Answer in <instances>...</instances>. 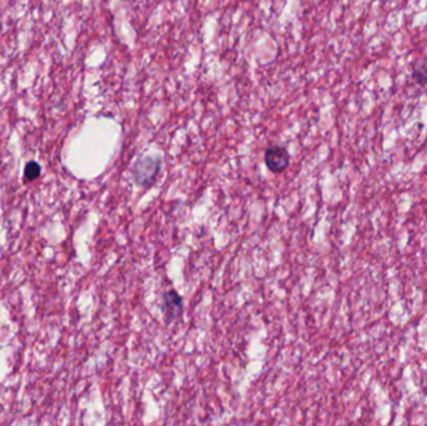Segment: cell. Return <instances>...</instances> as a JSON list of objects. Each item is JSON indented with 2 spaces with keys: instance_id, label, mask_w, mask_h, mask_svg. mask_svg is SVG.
Wrapping results in <instances>:
<instances>
[{
  "instance_id": "6da1fadb",
  "label": "cell",
  "mask_w": 427,
  "mask_h": 426,
  "mask_svg": "<svg viewBox=\"0 0 427 426\" xmlns=\"http://www.w3.org/2000/svg\"><path fill=\"white\" fill-rule=\"evenodd\" d=\"M160 172V160L147 156L134 165V178L141 187H150Z\"/></svg>"
},
{
  "instance_id": "7a4b0ae2",
  "label": "cell",
  "mask_w": 427,
  "mask_h": 426,
  "mask_svg": "<svg viewBox=\"0 0 427 426\" xmlns=\"http://www.w3.org/2000/svg\"><path fill=\"white\" fill-rule=\"evenodd\" d=\"M265 164L270 172L275 174L282 173L290 164V154L285 148L279 145L267 148L265 152Z\"/></svg>"
},
{
  "instance_id": "3957f363",
  "label": "cell",
  "mask_w": 427,
  "mask_h": 426,
  "mask_svg": "<svg viewBox=\"0 0 427 426\" xmlns=\"http://www.w3.org/2000/svg\"><path fill=\"white\" fill-rule=\"evenodd\" d=\"M163 310L165 314L167 323L180 318L183 310H184V304H183V298L178 294V292L169 290L164 294Z\"/></svg>"
},
{
  "instance_id": "277c9868",
  "label": "cell",
  "mask_w": 427,
  "mask_h": 426,
  "mask_svg": "<svg viewBox=\"0 0 427 426\" xmlns=\"http://www.w3.org/2000/svg\"><path fill=\"white\" fill-rule=\"evenodd\" d=\"M39 175H41V165L38 163H35V161L28 163L27 167L24 169L25 179L32 181V180L37 179Z\"/></svg>"
},
{
  "instance_id": "5b68a950",
  "label": "cell",
  "mask_w": 427,
  "mask_h": 426,
  "mask_svg": "<svg viewBox=\"0 0 427 426\" xmlns=\"http://www.w3.org/2000/svg\"><path fill=\"white\" fill-rule=\"evenodd\" d=\"M414 77L417 80V83L425 84L427 83V67H419L415 69Z\"/></svg>"
}]
</instances>
